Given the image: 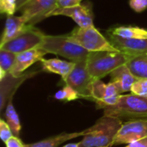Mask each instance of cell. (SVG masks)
<instances>
[{
  "instance_id": "83f0119b",
  "label": "cell",
  "mask_w": 147,
  "mask_h": 147,
  "mask_svg": "<svg viewBox=\"0 0 147 147\" xmlns=\"http://www.w3.org/2000/svg\"><path fill=\"white\" fill-rule=\"evenodd\" d=\"M83 0H58L57 8H66L81 4Z\"/></svg>"
},
{
  "instance_id": "7a4b0ae2",
  "label": "cell",
  "mask_w": 147,
  "mask_h": 147,
  "mask_svg": "<svg viewBox=\"0 0 147 147\" xmlns=\"http://www.w3.org/2000/svg\"><path fill=\"white\" fill-rule=\"evenodd\" d=\"M130 59L120 52H90L87 58L88 71L93 80L102 79Z\"/></svg>"
},
{
  "instance_id": "6da1fadb",
  "label": "cell",
  "mask_w": 147,
  "mask_h": 147,
  "mask_svg": "<svg viewBox=\"0 0 147 147\" xmlns=\"http://www.w3.org/2000/svg\"><path fill=\"white\" fill-rule=\"evenodd\" d=\"M121 119L103 115L89 127L88 134L79 141L80 147H112L116 134L122 126Z\"/></svg>"
},
{
  "instance_id": "30bf717a",
  "label": "cell",
  "mask_w": 147,
  "mask_h": 147,
  "mask_svg": "<svg viewBox=\"0 0 147 147\" xmlns=\"http://www.w3.org/2000/svg\"><path fill=\"white\" fill-rule=\"evenodd\" d=\"M58 0H29L20 9L22 16L28 25L34 26L37 22L47 18L49 14L57 8Z\"/></svg>"
},
{
  "instance_id": "8992f818",
  "label": "cell",
  "mask_w": 147,
  "mask_h": 147,
  "mask_svg": "<svg viewBox=\"0 0 147 147\" xmlns=\"http://www.w3.org/2000/svg\"><path fill=\"white\" fill-rule=\"evenodd\" d=\"M44 33L34 28V26L28 25L26 28L16 37L9 40L3 46H0V49L10 51L14 53H20L29 49L39 47L42 42Z\"/></svg>"
},
{
  "instance_id": "cb8c5ba5",
  "label": "cell",
  "mask_w": 147,
  "mask_h": 147,
  "mask_svg": "<svg viewBox=\"0 0 147 147\" xmlns=\"http://www.w3.org/2000/svg\"><path fill=\"white\" fill-rule=\"evenodd\" d=\"M130 91L132 94L147 97V78H137Z\"/></svg>"
},
{
  "instance_id": "9a60e30c",
  "label": "cell",
  "mask_w": 147,
  "mask_h": 147,
  "mask_svg": "<svg viewBox=\"0 0 147 147\" xmlns=\"http://www.w3.org/2000/svg\"><path fill=\"white\" fill-rule=\"evenodd\" d=\"M27 26V21L22 16H7L0 46H3L9 40L19 35L26 28Z\"/></svg>"
},
{
  "instance_id": "44dd1931",
  "label": "cell",
  "mask_w": 147,
  "mask_h": 147,
  "mask_svg": "<svg viewBox=\"0 0 147 147\" xmlns=\"http://www.w3.org/2000/svg\"><path fill=\"white\" fill-rule=\"evenodd\" d=\"M5 118H6V122L9 126L13 135L18 137L21 132V123L20 120L18 117V115L15 109V107L12 103V99L9 101V102L6 105L5 109Z\"/></svg>"
},
{
  "instance_id": "d4e9b609",
  "label": "cell",
  "mask_w": 147,
  "mask_h": 147,
  "mask_svg": "<svg viewBox=\"0 0 147 147\" xmlns=\"http://www.w3.org/2000/svg\"><path fill=\"white\" fill-rule=\"evenodd\" d=\"M17 11V0H0V12L12 16Z\"/></svg>"
},
{
  "instance_id": "4316f807",
  "label": "cell",
  "mask_w": 147,
  "mask_h": 147,
  "mask_svg": "<svg viewBox=\"0 0 147 147\" xmlns=\"http://www.w3.org/2000/svg\"><path fill=\"white\" fill-rule=\"evenodd\" d=\"M130 7L136 12H142L147 9V0H129Z\"/></svg>"
},
{
  "instance_id": "d6986e66",
  "label": "cell",
  "mask_w": 147,
  "mask_h": 147,
  "mask_svg": "<svg viewBox=\"0 0 147 147\" xmlns=\"http://www.w3.org/2000/svg\"><path fill=\"white\" fill-rule=\"evenodd\" d=\"M113 34L129 39H147V29L133 27V26H121L116 27L108 31Z\"/></svg>"
},
{
  "instance_id": "3957f363",
  "label": "cell",
  "mask_w": 147,
  "mask_h": 147,
  "mask_svg": "<svg viewBox=\"0 0 147 147\" xmlns=\"http://www.w3.org/2000/svg\"><path fill=\"white\" fill-rule=\"evenodd\" d=\"M39 47L46 51L47 53L62 56L72 62L87 59L90 53L89 51L73 41L68 34H44L42 42Z\"/></svg>"
},
{
  "instance_id": "e0dca14e",
  "label": "cell",
  "mask_w": 147,
  "mask_h": 147,
  "mask_svg": "<svg viewBox=\"0 0 147 147\" xmlns=\"http://www.w3.org/2000/svg\"><path fill=\"white\" fill-rule=\"evenodd\" d=\"M109 75L111 78L110 82L115 83L119 87L121 93L130 91L132 85L137 79L130 71L126 64L113 71Z\"/></svg>"
},
{
  "instance_id": "ac0fdd59",
  "label": "cell",
  "mask_w": 147,
  "mask_h": 147,
  "mask_svg": "<svg viewBox=\"0 0 147 147\" xmlns=\"http://www.w3.org/2000/svg\"><path fill=\"white\" fill-rule=\"evenodd\" d=\"M89 132V128L81 131V132H74V133H62L55 136H52L41 141L25 145V147H59L64 142L76 139L80 136H85Z\"/></svg>"
},
{
  "instance_id": "7402d4cb",
  "label": "cell",
  "mask_w": 147,
  "mask_h": 147,
  "mask_svg": "<svg viewBox=\"0 0 147 147\" xmlns=\"http://www.w3.org/2000/svg\"><path fill=\"white\" fill-rule=\"evenodd\" d=\"M16 53L10 51L0 49V80L11 71L16 62Z\"/></svg>"
},
{
  "instance_id": "d6a6232c",
  "label": "cell",
  "mask_w": 147,
  "mask_h": 147,
  "mask_svg": "<svg viewBox=\"0 0 147 147\" xmlns=\"http://www.w3.org/2000/svg\"><path fill=\"white\" fill-rule=\"evenodd\" d=\"M126 147H127V146H126Z\"/></svg>"
},
{
  "instance_id": "8fae6325",
  "label": "cell",
  "mask_w": 147,
  "mask_h": 147,
  "mask_svg": "<svg viewBox=\"0 0 147 147\" xmlns=\"http://www.w3.org/2000/svg\"><path fill=\"white\" fill-rule=\"evenodd\" d=\"M108 33L109 42L129 59L147 54V39H129L123 38L111 33Z\"/></svg>"
},
{
  "instance_id": "603a6c76",
  "label": "cell",
  "mask_w": 147,
  "mask_h": 147,
  "mask_svg": "<svg viewBox=\"0 0 147 147\" xmlns=\"http://www.w3.org/2000/svg\"><path fill=\"white\" fill-rule=\"evenodd\" d=\"M54 98L59 101L71 102V101H75L78 98H82V96L73 88L65 84L64 88H62L61 90H59V91L55 93Z\"/></svg>"
},
{
  "instance_id": "5bb4252c",
  "label": "cell",
  "mask_w": 147,
  "mask_h": 147,
  "mask_svg": "<svg viewBox=\"0 0 147 147\" xmlns=\"http://www.w3.org/2000/svg\"><path fill=\"white\" fill-rule=\"evenodd\" d=\"M36 73V71H33L24 74L22 73L20 76H13L10 73H7V75L1 80V109L3 108L7 101L12 99L15 91L22 82Z\"/></svg>"
},
{
  "instance_id": "484cf974",
  "label": "cell",
  "mask_w": 147,
  "mask_h": 147,
  "mask_svg": "<svg viewBox=\"0 0 147 147\" xmlns=\"http://www.w3.org/2000/svg\"><path fill=\"white\" fill-rule=\"evenodd\" d=\"M13 136V133L6 121L3 120H0V137L3 143H6L11 137Z\"/></svg>"
},
{
  "instance_id": "4fadbf2b",
  "label": "cell",
  "mask_w": 147,
  "mask_h": 147,
  "mask_svg": "<svg viewBox=\"0 0 147 147\" xmlns=\"http://www.w3.org/2000/svg\"><path fill=\"white\" fill-rule=\"evenodd\" d=\"M47 53L40 47H35L18 53L14 66L9 73L12 74L13 76L22 75L35 62L40 61Z\"/></svg>"
},
{
  "instance_id": "f1b7e54d",
  "label": "cell",
  "mask_w": 147,
  "mask_h": 147,
  "mask_svg": "<svg viewBox=\"0 0 147 147\" xmlns=\"http://www.w3.org/2000/svg\"><path fill=\"white\" fill-rule=\"evenodd\" d=\"M5 146L6 147H25V145L22 142V140L14 135L5 143Z\"/></svg>"
},
{
  "instance_id": "1f68e13d",
  "label": "cell",
  "mask_w": 147,
  "mask_h": 147,
  "mask_svg": "<svg viewBox=\"0 0 147 147\" xmlns=\"http://www.w3.org/2000/svg\"><path fill=\"white\" fill-rule=\"evenodd\" d=\"M62 147H80L79 146V142H78V143H71V144H67V145H65V146H64Z\"/></svg>"
},
{
  "instance_id": "ffe728a7",
  "label": "cell",
  "mask_w": 147,
  "mask_h": 147,
  "mask_svg": "<svg viewBox=\"0 0 147 147\" xmlns=\"http://www.w3.org/2000/svg\"><path fill=\"white\" fill-rule=\"evenodd\" d=\"M126 65L136 78H147V54L132 58Z\"/></svg>"
},
{
  "instance_id": "ba28073f",
  "label": "cell",
  "mask_w": 147,
  "mask_h": 147,
  "mask_svg": "<svg viewBox=\"0 0 147 147\" xmlns=\"http://www.w3.org/2000/svg\"><path fill=\"white\" fill-rule=\"evenodd\" d=\"M66 85L77 90L82 96L90 100V88L93 82L87 68V59L75 62V66L69 76L64 80Z\"/></svg>"
},
{
  "instance_id": "9c48e42d",
  "label": "cell",
  "mask_w": 147,
  "mask_h": 147,
  "mask_svg": "<svg viewBox=\"0 0 147 147\" xmlns=\"http://www.w3.org/2000/svg\"><path fill=\"white\" fill-rule=\"evenodd\" d=\"M147 137V119L131 120L122 124L116 134L112 146L129 145Z\"/></svg>"
},
{
  "instance_id": "52a82bcc",
  "label": "cell",
  "mask_w": 147,
  "mask_h": 147,
  "mask_svg": "<svg viewBox=\"0 0 147 147\" xmlns=\"http://www.w3.org/2000/svg\"><path fill=\"white\" fill-rule=\"evenodd\" d=\"M122 95L119 87L113 82L104 84L101 79L93 80L90 88V100L96 104L97 109L115 105Z\"/></svg>"
},
{
  "instance_id": "7c38bea8",
  "label": "cell",
  "mask_w": 147,
  "mask_h": 147,
  "mask_svg": "<svg viewBox=\"0 0 147 147\" xmlns=\"http://www.w3.org/2000/svg\"><path fill=\"white\" fill-rule=\"evenodd\" d=\"M54 16H65L71 17L78 27L87 28L94 26V14L90 4H78L66 8H56L53 10L48 17Z\"/></svg>"
},
{
  "instance_id": "4dcf8cb0",
  "label": "cell",
  "mask_w": 147,
  "mask_h": 147,
  "mask_svg": "<svg viewBox=\"0 0 147 147\" xmlns=\"http://www.w3.org/2000/svg\"><path fill=\"white\" fill-rule=\"evenodd\" d=\"M29 0H17V11L21 9V8L28 2Z\"/></svg>"
},
{
  "instance_id": "2e32d148",
  "label": "cell",
  "mask_w": 147,
  "mask_h": 147,
  "mask_svg": "<svg viewBox=\"0 0 147 147\" xmlns=\"http://www.w3.org/2000/svg\"><path fill=\"white\" fill-rule=\"evenodd\" d=\"M42 65L43 71L58 74L61 77L63 81L69 76L75 66V62L65 61L59 59H42L40 61Z\"/></svg>"
},
{
  "instance_id": "277c9868",
  "label": "cell",
  "mask_w": 147,
  "mask_h": 147,
  "mask_svg": "<svg viewBox=\"0 0 147 147\" xmlns=\"http://www.w3.org/2000/svg\"><path fill=\"white\" fill-rule=\"evenodd\" d=\"M104 115L122 118L147 119V97L134 94L121 95L118 102L103 109Z\"/></svg>"
},
{
  "instance_id": "5b68a950",
  "label": "cell",
  "mask_w": 147,
  "mask_h": 147,
  "mask_svg": "<svg viewBox=\"0 0 147 147\" xmlns=\"http://www.w3.org/2000/svg\"><path fill=\"white\" fill-rule=\"evenodd\" d=\"M68 35L73 41L89 52H119L94 26L76 28Z\"/></svg>"
},
{
  "instance_id": "f546056e",
  "label": "cell",
  "mask_w": 147,
  "mask_h": 147,
  "mask_svg": "<svg viewBox=\"0 0 147 147\" xmlns=\"http://www.w3.org/2000/svg\"><path fill=\"white\" fill-rule=\"evenodd\" d=\"M127 147H147V137L127 145Z\"/></svg>"
}]
</instances>
